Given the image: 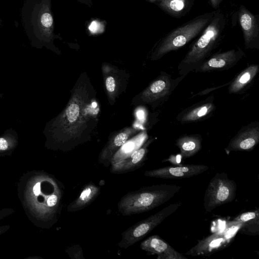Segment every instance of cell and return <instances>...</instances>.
Returning <instances> with one entry per match:
<instances>
[{
	"instance_id": "1",
	"label": "cell",
	"mask_w": 259,
	"mask_h": 259,
	"mask_svg": "<svg viewBox=\"0 0 259 259\" xmlns=\"http://www.w3.org/2000/svg\"><path fill=\"white\" fill-rule=\"evenodd\" d=\"M17 195L28 219L36 227L50 229L61 216L65 187L53 175L42 170L27 171L17 183Z\"/></svg>"
},
{
	"instance_id": "29",
	"label": "cell",
	"mask_w": 259,
	"mask_h": 259,
	"mask_svg": "<svg viewBox=\"0 0 259 259\" xmlns=\"http://www.w3.org/2000/svg\"><path fill=\"white\" fill-rule=\"evenodd\" d=\"M78 2L81 4L87 5L89 7L91 8L92 6L93 3L91 0H77Z\"/></svg>"
},
{
	"instance_id": "31",
	"label": "cell",
	"mask_w": 259,
	"mask_h": 259,
	"mask_svg": "<svg viewBox=\"0 0 259 259\" xmlns=\"http://www.w3.org/2000/svg\"><path fill=\"white\" fill-rule=\"evenodd\" d=\"M1 25H2V21H1V20L0 19V26H1Z\"/></svg>"
},
{
	"instance_id": "7",
	"label": "cell",
	"mask_w": 259,
	"mask_h": 259,
	"mask_svg": "<svg viewBox=\"0 0 259 259\" xmlns=\"http://www.w3.org/2000/svg\"><path fill=\"white\" fill-rule=\"evenodd\" d=\"M237 185L225 172L217 173L210 181L205 191L203 205L206 212L231 202L236 197Z\"/></svg>"
},
{
	"instance_id": "10",
	"label": "cell",
	"mask_w": 259,
	"mask_h": 259,
	"mask_svg": "<svg viewBox=\"0 0 259 259\" xmlns=\"http://www.w3.org/2000/svg\"><path fill=\"white\" fill-rule=\"evenodd\" d=\"M245 54L237 47L229 51L211 55L194 71L208 72L228 70L236 65Z\"/></svg>"
},
{
	"instance_id": "19",
	"label": "cell",
	"mask_w": 259,
	"mask_h": 259,
	"mask_svg": "<svg viewBox=\"0 0 259 259\" xmlns=\"http://www.w3.org/2000/svg\"><path fill=\"white\" fill-rule=\"evenodd\" d=\"M259 71V65L251 64L243 69L230 83V94H241L251 84Z\"/></svg>"
},
{
	"instance_id": "14",
	"label": "cell",
	"mask_w": 259,
	"mask_h": 259,
	"mask_svg": "<svg viewBox=\"0 0 259 259\" xmlns=\"http://www.w3.org/2000/svg\"><path fill=\"white\" fill-rule=\"evenodd\" d=\"M214 98L209 97L182 111L177 116V120L182 123L197 122L210 117L215 109Z\"/></svg>"
},
{
	"instance_id": "23",
	"label": "cell",
	"mask_w": 259,
	"mask_h": 259,
	"mask_svg": "<svg viewBox=\"0 0 259 259\" xmlns=\"http://www.w3.org/2000/svg\"><path fill=\"white\" fill-rule=\"evenodd\" d=\"M79 112L80 109L78 104L76 103L70 104L66 112L68 120L70 122H74L78 117Z\"/></svg>"
},
{
	"instance_id": "26",
	"label": "cell",
	"mask_w": 259,
	"mask_h": 259,
	"mask_svg": "<svg viewBox=\"0 0 259 259\" xmlns=\"http://www.w3.org/2000/svg\"><path fill=\"white\" fill-rule=\"evenodd\" d=\"M100 28V23L97 21H93L89 26V29L92 33H98Z\"/></svg>"
},
{
	"instance_id": "28",
	"label": "cell",
	"mask_w": 259,
	"mask_h": 259,
	"mask_svg": "<svg viewBox=\"0 0 259 259\" xmlns=\"http://www.w3.org/2000/svg\"><path fill=\"white\" fill-rule=\"evenodd\" d=\"M10 226L9 225H3L0 226V236L8 231L10 229Z\"/></svg>"
},
{
	"instance_id": "30",
	"label": "cell",
	"mask_w": 259,
	"mask_h": 259,
	"mask_svg": "<svg viewBox=\"0 0 259 259\" xmlns=\"http://www.w3.org/2000/svg\"><path fill=\"white\" fill-rule=\"evenodd\" d=\"M3 94L0 93V99L2 97Z\"/></svg>"
},
{
	"instance_id": "21",
	"label": "cell",
	"mask_w": 259,
	"mask_h": 259,
	"mask_svg": "<svg viewBox=\"0 0 259 259\" xmlns=\"http://www.w3.org/2000/svg\"><path fill=\"white\" fill-rule=\"evenodd\" d=\"M202 139L200 135H183L176 142L183 159L192 157L198 152L202 147Z\"/></svg>"
},
{
	"instance_id": "16",
	"label": "cell",
	"mask_w": 259,
	"mask_h": 259,
	"mask_svg": "<svg viewBox=\"0 0 259 259\" xmlns=\"http://www.w3.org/2000/svg\"><path fill=\"white\" fill-rule=\"evenodd\" d=\"M147 145L135 151L126 158L110 165V171L114 174H122L134 171L142 167L146 159Z\"/></svg>"
},
{
	"instance_id": "18",
	"label": "cell",
	"mask_w": 259,
	"mask_h": 259,
	"mask_svg": "<svg viewBox=\"0 0 259 259\" xmlns=\"http://www.w3.org/2000/svg\"><path fill=\"white\" fill-rule=\"evenodd\" d=\"M101 188L93 182L84 185L78 196L67 206L68 212L80 211L90 205L100 195Z\"/></svg>"
},
{
	"instance_id": "15",
	"label": "cell",
	"mask_w": 259,
	"mask_h": 259,
	"mask_svg": "<svg viewBox=\"0 0 259 259\" xmlns=\"http://www.w3.org/2000/svg\"><path fill=\"white\" fill-rule=\"evenodd\" d=\"M140 247L144 251L157 255L158 259H187L157 235L151 236L144 240Z\"/></svg>"
},
{
	"instance_id": "8",
	"label": "cell",
	"mask_w": 259,
	"mask_h": 259,
	"mask_svg": "<svg viewBox=\"0 0 259 259\" xmlns=\"http://www.w3.org/2000/svg\"><path fill=\"white\" fill-rule=\"evenodd\" d=\"M185 76L180 75L173 79L170 74L161 72V74L144 92V100L147 103L156 105L164 102Z\"/></svg>"
},
{
	"instance_id": "5",
	"label": "cell",
	"mask_w": 259,
	"mask_h": 259,
	"mask_svg": "<svg viewBox=\"0 0 259 259\" xmlns=\"http://www.w3.org/2000/svg\"><path fill=\"white\" fill-rule=\"evenodd\" d=\"M215 12L216 10L197 16L167 33L158 43L153 51L152 58L159 59L197 38L210 23Z\"/></svg>"
},
{
	"instance_id": "17",
	"label": "cell",
	"mask_w": 259,
	"mask_h": 259,
	"mask_svg": "<svg viewBox=\"0 0 259 259\" xmlns=\"http://www.w3.org/2000/svg\"><path fill=\"white\" fill-rule=\"evenodd\" d=\"M157 6L164 12L176 18L187 15L191 10L194 0H146Z\"/></svg>"
},
{
	"instance_id": "11",
	"label": "cell",
	"mask_w": 259,
	"mask_h": 259,
	"mask_svg": "<svg viewBox=\"0 0 259 259\" xmlns=\"http://www.w3.org/2000/svg\"><path fill=\"white\" fill-rule=\"evenodd\" d=\"M259 142V122H251L243 126L231 139L226 148L227 152L249 151Z\"/></svg>"
},
{
	"instance_id": "3",
	"label": "cell",
	"mask_w": 259,
	"mask_h": 259,
	"mask_svg": "<svg viewBox=\"0 0 259 259\" xmlns=\"http://www.w3.org/2000/svg\"><path fill=\"white\" fill-rule=\"evenodd\" d=\"M227 24L221 10H217L208 25L191 44L188 52L178 66L180 75L194 71L211 54L219 45Z\"/></svg>"
},
{
	"instance_id": "20",
	"label": "cell",
	"mask_w": 259,
	"mask_h": 259,
	"mask_svg": "<svg viewBox=\"0 0 259 259\" xmlns=\"http://www.w3.org/2000/svg\"><path fill=\"white\" fill-rule=\"evenodd\" d=\"M234 223L239 225L240 233L255 236L259 233V210L248 211L237 215Z\"/></svg>"
},
{
	"instance_id": "27",
	"label": "cell",
	"mask_w": 259,
	"mask_h": 259,
	"mask_svg": "<svg viewBox=\"0 0 259 259\" xmlns=\"http://www.w3.org/2000/svg\"><path fill=\"white\" fill-rule=\"evenodd\" d=\"M211 7L215 9L218 10L220 7L221 3L223 0H208Z\"/></svg>"
},
{
	"instance_id": "4",
	"label": "cell",
	"mask_w": 259,
	"mask_h": 259,
	"mask_svg": "<svg viewBox=\"0 0 259 259\" xmlns=\"http://www.w3.org/2000/svg\"><path fill=\"white\" fill-rule=\"evenodd\" d=\"M181 188L176 185L159 184L129 192L119 201L118 210L123 216L151 210L168 201Z\"/></svg>"
},
{
	"instance_id": "25",
	"label": "cell",
	"mask_w": 259,
	"mask_h": 259,
	"mask_svg": "<svg viewBox=\"0 0 259 259\" xmlns=\"http://www.w3.org/2000/svg\"><path fill=\"white\" fill-rule=\"evenodd\" d=\"M106 87L108 91L113 92L115 89V81L114 78L109 76L106 80Z\"/></svg>"
},
{
	"instance_id": "13",
	"label": "cell",
	"mask_w": 259,
	"mask_h": 259,
	"mask_svg": "<svg viewBox=\"0 0 259 259\" xmlns=\"http://www.w3.org/2000/svg\"><path fill=\"white\" fill-rule=\"evenodd\" d=\"M230 241L225 235L215 233L199 240L186 254L193 256H209L226 247Z\"/></svg>"
},
{
	"instance_id": "12",
	"label": "cell",
	"mask_w": 259,
	"mask_h": 259,
	"mask_svg": "<svg viewBox=\"0 0 259 259\" xmlns=\"http://www.w3.org/2000/svg\"><path fill=\"white\" fill-rule=\"evenodd\" d=\"M209 168L205 165L186 164L177 166H168L146 170L144 175L160 179H184L198 175Z\"/></svg>"
},
{
	"instance_id": "6",
	"label": "cell",
	"mask_w": 259,
	"mask_h": 259,
	"mask_svg": "<svg viewBox=\"0 0 259 259\" xmlns=\"http://www.w3.org/2000/svg\"><path fill=\"white\" fill-rule=\"evenodd\" d=\"M181 205L180 202L171 204L130 227L121 233V239L118 243V246L126 249L137 243L176 211Z\"/></svg>"
},
{
	"instance_id": "9",
	"label": "cell",
	"mask_w": 259,
	"mask_h": 259,
	"mask_svg": "<svg viewBox=\"0 0 259 259\" xmlns=\"http://www.w3.org/2000/svg\"><path fill=\"white\" fill-rule=\"evenodd\" d=\"M233 17L236 18L242 31L245 49H259V15L241 5Z\"/></svg>"
},
{
	"instance_id": "24",
	"label": "cell",
	"mask_w": 259,
	"mask_h": 259,
	"mask_svg": "<svg viewBox=\"0 0 259 259\" xmlns=\"http://www.w3.org/2000/svg\"><path fill=\"white\" fill-rule=\"evenodd\" d=\"M66 252L72 258L82 259L84 258L83 255L81 248L78 245H73L68 248Z\"/></svg>"
},
{
	"instance_id": "2",
	"label": "cell",
	"mask_w": 259,
	"mask_h": 259,
	"mask_svg": "<svg viewBox=\"0 0 259 259\" xmlns=\"http://www.w3.org/2000/svg\"><path fill=\"white\" fill-rule=\"evenodd\" d=\"M52 0H25L21 10L24 31L31 46L54 50V40L62 39L55 33Z\"/></svg>"
},
{
	"instance_id": "22",
	"label": "cell",
	"mask_w": 259,
	"mask_h": 259,
	"mask_svg": "<svg viewBox=\"0 0 259 259\" xmlns=\"http://www.w3.org/2000/svg\"><path fill=\"white\" fill-rule=\"evenodd\" d=\"M19 143L17 132L10 128L0 135V156L11 155Z\"/></svg>"
}]
</instances>
